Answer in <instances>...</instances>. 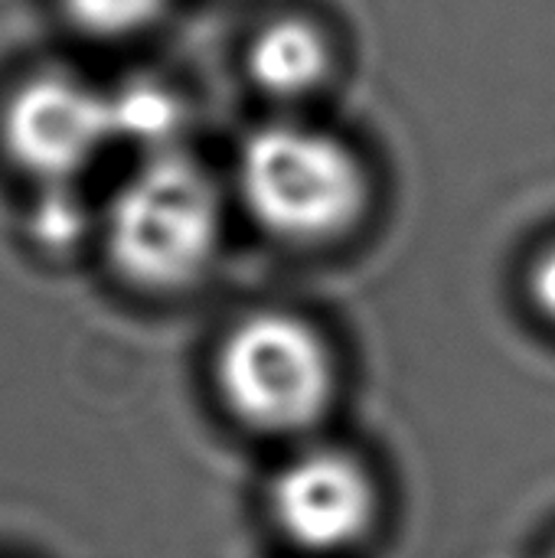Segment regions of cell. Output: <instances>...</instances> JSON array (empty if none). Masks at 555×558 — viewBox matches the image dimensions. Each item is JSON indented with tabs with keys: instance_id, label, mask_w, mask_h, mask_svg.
<instances>
[{
	"instance_id": "6da1fadb",
	"label": "cell",
	"mask_w": 555,
	"mask_h": 558,
	"mask_svg": "<svg viewBox=\"0 0 555 558\" xmlns=\"http://www.w3.org/2000/svg\"><path fill=\"white\" fill-rule=\"evenodd\" d=\"M105 248L134 288L170 294L203 278L222 242V193L180 150L144 157L105 209Z\"/></svg>"
},
{
	"instance_id": "7a4b0ae2",
	"label": "cell",
	"mask_w": 555,
	"mask_h": 558,
	"mask_svg": "<svg viewBox=\"0 0 555 558\" xmlns=\"http://www.w3.org/2000/svg\"><path fill=\"white\" fill-rule=\"evenodd\" d=\"M236 186L249 216L281 242L324 245L360 226L370 173L337 134L298 121L252 131L236 160Z\"/></svg>"
},
{
	"instance_id": "3957f363",
	"label": "cell",
	"mask_w": 555,
	"mask_h": 558,
	"mask_svg": "<svg viewBox=\"0 0 555 558\" xmlns=\"http://www.w3.org/2000/svg\"><path fill=\"white\" fill-rule=\"evenodd\" d=\"M229 415L258 435H304L334 409L340 369L327 337L288 311L242 317L216 353Z\"/></svg>"
},
{
	"instance_id": "277c9868",
	"label": "cell",
	"mask_w": 555,
	"mask_h": 558,
	"mask_svg": "<svg viewBox=\"0 0 555 558\" xmlns=\"http://www.w3.org/2000/svg\"><path fill=\"white\" fill-rule=\"evenodd\" d=\"M0 141L10 160L46 186H69L114 144L108 92L65 72L20 82L0 111Z\"/></svg>"
},
{
	"instance_id": "5b68a950",
	"label": "cell",
	"mask_w": 555,
	"mask_h": 558,
	"mask_svg": "<svg viewBox=\"0 0 555 558\" xmlns=\"http://www.w3.org/2000/svg\"><path fill=\"white\" fill-rule=\"evenodd\" d=\"M268 510L285 539L330 556L370 536L379 517V487L357 454L343 448H307L275 474Z\"/></svg>"
},
{
	"instance_id": "8992f818",
	"label": "cell",
	"mask_w": 555,
	"mask_h": 558,
	"mask_svg": "<svg viewBox=\"0 0 555 558\" xmlns=\"http://www.w3.org/2000/svg\"><path fill=\"white\" fill-rule=\"evenodd\" d=\"M245 65L265 95L301 98L324 85L334 69V49L317 23L304 16H281L255 33Z\"/></svg>"
},
{
	"instance_id": "52a82bcc",
	"label": "cell",
	"mask_w": 555,
	"mask_h": 558,
	"mask_svg": "<svg viewBox=\"0 0 555 558\" xmlns=\"http://www.w3.org/2000/svg\"><path fill=\"white\" fill-rule=\"evenodd\" d=\"M180 98L154 78H131L121 88L108 92L111 141L144 147L147 157L173 150L170 137L180 131Z\"/></svg>"
},
{
	"instance_id": "ba28073f",
	"label": "cell",
	"mask_w": 555,
	"mask_h": 558,
	"mask_svg": "<svg viewBox=\"0 0 555 558\" xmlns=\"http://www.w3.org/2000/svg\"><path fill=\"white\" fill-rule=\"evenodd\" d=\"M69 20L95 39H124L154 26L170 0H62Z\"/></svg>"
},
{
	"instance_id": "9c48e42d",
	"label": "cell",
	"mask_w": 555,
	"mask_h": 558,
	"mask_svg": "<svg viewBox=\"0 0 555 558\" xmlns=\"http://www.w3.org/2000/svg\"><path fill=\"white\" fill-rule=\"evenodd\" d=\"M85 232V209L69 186H46L33 209V239L46 248H72Z\"/></svg>"
},
{
	"instance_id": "30bf717a",
	"label": "cell",
	"mask_w": 555,
	"mask_h": 558,
	"mask_svg": "<svg viewBox=\"0 0 555 558\" xmlns=\"http://www.w3.org/2000/svg\"><path fill=\"white\" fill-rule=\"evenodd\" d=\"M530 298L540 307V314L555 324V245H550L530 271Z\"/></svg>"
}]
</instances>
